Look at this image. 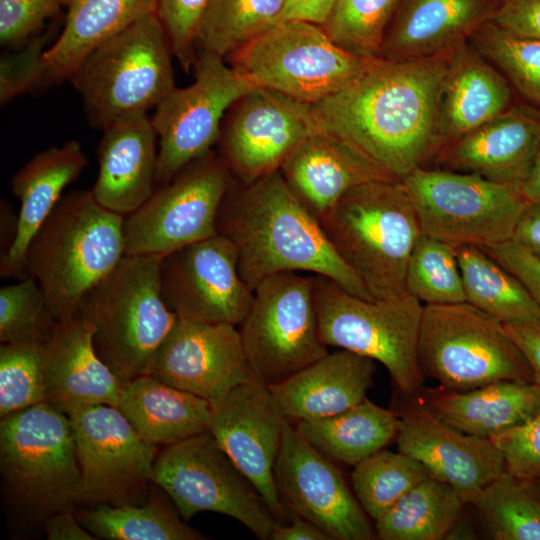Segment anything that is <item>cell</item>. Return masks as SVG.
<instances>
[{"mask_svg":"<svg viewBox=\"0 0 540 540\" xmlns=\"http://www.w3.org/2000/svg\"><path fill=\"white\" fill-rule=\"evenodd\" d=\"M396 411L367 398L333 416L300 420L297 433L332 461L355 466L382 450L399 431Z\"/></svg>","mask_w":540,"mask_h":540,"instance_id":"obj_34","label":"cell"},{"mask_svg":"<svg viewBox=\"0 0 540 540\" xmlns=\"http://www.w3.org/2000/svg\"><path fill=\"white\" fill-rule=\"evenodd\" d=\"M405 292L423 305L466 302L456 247L422 233L408 261Z\"/></svg>","mask_w":540,"mask_h":540,"instance_id":"obj_42","label":"cell"},{"mask_svg":"<svg viewBox=\"0 0 540 540\" xmlns=\"http://www.w3.org/2000/svg\"><path fill=\"white\" fill-rule=\"evenodd\" d=\"M161 259L125 255L77 311L94 327L97 354L122 382L150 373L178 318L161 295Z\"/></svg>","mask_w":540,"mask_h":540,"instance_id":"obj_5","label":"cell"},{"mask_svg":"<svg viewBox=\"0 0 540 540\" xmlns=\"http://www.w3.org/2000/svg\"><path fill=\"white\" fill-rule=\"evenodd\" d=\"M186 522L216 512L234 518L261 540L278 522L257 489L207 431L166 445L149 476Z\"/></svg>","mask_w":540,"mask_h":540,"instance_id":"obj_12","label":"cell"},{"mask_svg":"<svg viewBox=\"0 0 540 540\" xmlns=\"http://www.w3.org/2000/svg\"><path fill=\"white\" fill-rule=\"evenodd\" d=\"M403 396L396 411L398 451L422 463L431 477L449 484L465 504L473 505L485 486L506 470L502 452L491 439L441 421L418 394Z\"/></svg>","mask_w":540,"mask_h":540,"instance_id":"obj_21","label":"cell"},{"mask_svg":"<svg viewBox=\"0 0 540 540\" xmlns=\"http://www.w3.org/2000/svg\"><path fill=\"white\" fill-rule=\"evenodd\" d=\"M513 240L540 258V203H530L516 227Z\"/></svg>","mask_w":540,"mask_h":540,"instance_id":"obj_55","label":"cell"},{"mask_svg":"<svg viewBox=\"0 0 540 540\" xmlns=\"http://www.w3.org/2000/svg\"><path fill=\"white\" fill-rule=\"evenodd\" d=\"M418 362L440 387L467 391L499 381L534 382L499 321L467 302L423 305Z\"/></svg>","mask_w":540,"mask_h":540,"instance_id":"obj_9","label":"cell"},{"mask_svg":"<svg viewBox=\"0 0 540 540\" xmlns=\"http://www.w3.org/2000/svg\"><path fill=\"white\" fill-rule=\"evenodd\" d=\"M401 0H337L323 30L345 51L380 58L388 27Z\"/></svg>","mask_w":540,"mask_h":540,"instance_id":"obj_43","label":"cell"},{"mask_svg":"<svg viewBox=\"0 0 540 540\" xmlns=\"http://www.w3.org/2000/svg\"><path fill=\"white\" fill-rule=\"evenodd\" d=\"M469 43L505 76L524 102L540 109V39L512 34L490 22Z\"/></svg>","mask_w":540,"mask_h":540,"instance_id":"obj_41","label":"cell"},{"mask_svg":"<svg viewBox=\"0 0 540 540\" xmlns=\"http://www.w3.org/2000/svg\"><path fill=\"white\" fill-rule=\"evenodd\" d=\"M319 222L373 299L405 293L408 261L422 230L401 180L372 181L351 189Z\"/></svg>","mask_w":540,"mask_h":540,"instance_id":"obj_4","label":"cell"},{"mask_svg":"<svg viewBox=\"0 0 540 540\" xmlns=\"http://www.w3.org/2000/svg\"><path fill=\"white\" fill-rule=\"evenodd\" d=\"M454 50L415 60L375 59L344 88L311 105L318 129L400 180L428 167L439 153L437 108Z\"/></svg>","mask_w":540,"mask_h":540,"instance_id":"obj_1","label":"cell"},{"mask_svg":"<svg viewBox=\"0 0 540 540\" xmlns=\"http://www.w3.org/2000/svg\"><path fill=\"white\" fill-rule=\"evenodd\" d=\"M493 22L512 34L540 39V0H505Z\"/></svg>","mask_w":540,"mask_h":540,"instance_id":"obj_51","label":"cell"},{"mask_svg":"<svg viewBox=\"0 0 540 540\" xmlns=\"http://www.w3.org/2000/svg\"><path fill=\"white\" fill-rule=\"evenodd\" d=\"M522 189L530 203H540V147L531 172L522 185Z\"/></svg>","mask_w":540,"mask_h":540,"instance_id":"obj_57","label":"cell"},{"mask_svg":"<svg viewBox=\"0 0 540 540\" xmlns=\"http://www.w3.org/2000/svg\"><path fill=\"white\" fill-rule=\"evenodd\" d=\"M285 0H210L199 21L195 46L229 57L271 28Z\"/></svg>","mask_w":540,"mask_h":540,"instance_id":"obj_38","label":"cell"},{"mask_svg":"<svg viewBox=\"0 0 540 540\" xmlns=\"http://www.w3.org/2000/svg\"><path fill=\"white\" fill-rule=\"evenodd\" d=\"M156 6L157 0H62L66 9L63 30L43 56L47 85L70 80L94 49L155 14Z\"/></svg>","mask_w":540,"mask_h":540,"instance_id":"obj_32","label":"cell"},{"mask_svg":"<svg viewBox=\"0 0 540 540\" xmlns=\"http://www.w3.org/2000/svg\"><path fill=\"white\" fill-rule=\"evenodd\" d=\"M423 234L453 246H491L512 240L530 202L522 185L475 173L422 167L401 179Z\"/></svg>","mask_w":540,"mask_h":540,"instance_id":"obj_10","label":"cell"},{"mask_svg":"<svg viewBox=\"0 0 540 540\" xmlns=\"http://www.w3.org/2000/svg\"><path fill=\"white\" fill-rule=\"evenodd\" d=\"M280 498L292 514L320 528L330 540H371L376 533L333 461L286 423L275 465Z\"/></svg>","mask_w":540,"mask_h":540,"instance_id":"obj_19","label":"cell"},{"mask_svg":"<svg viewBox=\"0 0 540 540\" xmlns=\"http://www.w3.org/2000/svg\"><path fill=\"white\" fill-rule=\"evenodd\" d=\"M58 320L51 312L44 292L31 276L0 289V341L44 344Z\"/></svg>","mask_w":540,"mask_h":540,"instance_id":"obj_44","label":"cell"},{"mask_svg":"<svg viewBox=\"0 0 540 540\" xmlns=\"http://www.w3.org/2000/svg\"><path fill=\"white\" fill-rule=\"evenodd\" d=\"M480 248L525 286L540 311V258L513 239Z\"/></svg>","mask_w":540,"mask_h":540,"instance_id":"obj_50","label":"cell"},{"mask_svg":"<svg viewBox=\"0 0 540 540\" xmlns=\"http://www.w3.org/2000/svg\"><path fill=\"white\" fill-rule=\"evenodd\" d=\"M209 1L157 0L155 14L166 32L173 56L186 72L195 61V35Z\"/></svg>","mask_w":540,"mask_h":540,"instance_id":"obj_47","label":"cell"},{"mask_svg":"<svg viewBox=\"0 0 540 540\" xmlns=\"http://www.w3.org/2000/svg\"><path fill=\"white\" fill-rule=\"evenodd\" d=\"M465 300L502 324L540 318L525 286L480 247L456 246Z\"/></svg>","mask_w":540,"mask_h":540,"instance_id":"obj_36","label":"cell"},{"mask_svg":"<svg viewBox=\"0 0 540 540\" xmlns=\"http://www.w3.org/2000/svg\"><path fill=\"white\" fill-rule=\"evenodd\" d=\"M46 538L49 540L97 539L77 519L74 510L60 511L45 521Z\"/></svg>","mask_w":540,"mask_h":540,"instance_id":"obj_54","label":"cell"},{"mask_svg":"<svg viewBox=\"0 0 540 540\" xmlns=\"http://www.w3.org/2000/svg\"><path fill=\"white\" fill-rule=\"evenodd\" d=\"M317 131L310 105L256 88L225 115L218 153L234 179L248 184L279 170L291 152Z\"/></svg>","mask_w":540,"mask_h":540,"instance_id":"obj_18","label":"cell"},{"mask_svg":"<svg viewBox=\"0 0 540 540\" xmlns=\"http://www.w3.org/2000/svg\"><path fill=\"white\" fill-rule=\"evenodd\" d=\"M515 94L505 76L469 42L456 48L437 108L439 152L509 109L517 102Z\"/></svg>","mask_w":540,"mask_h":540,"instance_id":"obj_29","label":"cell"},{"mask_svg":"<svg viewBox=\"0 0 540 540\" xmlns=\"http://www.w3.org/2000/svg\"><path fill=\"white\" fill-rule=\"evenodd\" d=\"M290 524L277 522L270 540H330L329 537L312 522L292 514Z\"/></svg>","mask_w":540,"mask_h":540,"instance_id":"obj_56","label":"cell"},{"mask_svg":"<svg viewBox=\"0 0 540 540\" xmlns=\"http://www.w3.org/2000/svg\"><path fill=\"white\" fill-rule=\"evenodd\" d=\"M234 177L211 150L181 169L124 217L125 255L165 256L217 234V217Z\"/></svg>","mask_w":540,"mask_h":540,"instance_id":"obj_14","label":"cell"},{"mask_svg":"<svg viewBox=\"0 0 540 540\" xmlns=\"http://www.w3.org/2000/svg\"><path fill=\"white\" fill-rule=\"evenodd\" d=\"M505 0H401L388 27L380 58L406 61L452 51L487 23Z\"/></svg>","mask_w":540,"mask_h":540,"instance_id":"obj_24","label":"cell"},{"mask_svg":"<svg viewBox=\"0 0 540 540\" xmlns=\"http://www.w3.org/2000/svg\"><path fill=\"white\" fill-rule=\"evenodd\" d=\"M475 506L495 540H540V499L507 469L480 493Z\"/></svg>","mask_w":540,"mask_h":540,"instance_id":"obj_39","label":"cell"},{"mask_svg":"<svg viewBox=\"0 0 540 540\" xmlns=\"http://www.w3.org/2000/svg\"><path fill=\"white\" fill-rule=\"evenodd\" d=\"M160 289L178 318L235 326L245 318L254 292L240 275L235 246L220 234L162 256Z\"/></svg>","mask_w":540,"mask_h":540,"instance_id":"obj_17","label":"cell"},{"mask_svg":"<svg viewBox=\"0 0 540 540\" xmlns=\"http://www.w3.org/2000/svg\"><path fill=\"white\" fill-rule=\"evenodd\" d=\"M124 217L101 206L90 190L63 195L32 237L25 256L58 321L77 314L84 295L125 256Z\"/></svg>","mask_w":540,"mask_h":540,"instance_id":"obj_3","label":"cell"},{"mask_svg":"<svg viewBox=\"0 0 540 540\" xmlns=\"http://www.w3.org/2000/svg\"><path fill=\"white\" fill-rule=\"evenodd\" d=\"M156 131L147 115L115 122L98 145V175L90 190L104 208L123 217L138 210L156 189Z\"/></svg>","mask_w":540,"mask_h":540,"instance_id":"obj_27","label":"cell"},{"mask_svg":"<svg viewBox=\"0 0 540 540\" xmlns=\"http://www.w3.org/2000/svg\"><path fill=\"white\" fill-rule=\"evenodd\" d=\"M41 402H46L44 344H1L0 418Z\"/></svg>","mask_w":540,"mask_h":540,"instance_id":"obj_45","label":"cell"},{"mask_svg":"<svg viewBox=\"0 0 540 540\" xmlns=\"http://www.w3.org/2000/svg\"><path fill=\"white\" fill-rule=\"evenodd\" d=\"M68 416L81 471L80 505L139 503L156 446L115 406L92 405Z\"/></svg>","mask_w":540,"mask_h":540,"instance_id":"obj_16","label":"cell"},{"mask_svg":"<svg viewBox=\"0 0 540 540\" xmlns=\"http://www.w3.org/2000/svg\"><path fill=\"white\" fill-rule=\"evenodd\" d=\"M78 521L97 539L203 540L206 537L186 524L160 497L144 504L99 503L74 510Z\"/></svg>","mask_w":540,"mask_h":540,"instance_id":"obj_37","label":"cell"},{"mask_svg":"<svg viewBox=\"0 0 540 540\" xmlns=\"http://www.w3.org/2000/svg\"><path fill=\"white\" fill-rule=\"evenodd\" d=\"M319 332L328 347L345 349L380 362L399 392L418 394L424 376L418 362L423 304L408 293L366 300L331 279L314 276Z\"/></svg>","mask_w":540,"mask_h":540,"instance_id":"obj_8","label":"cell"},{"mask_svg":"<svg viewBox=\"0 0 540 540\" xmlns=\"http://www.w3.org/2000/svg\"><path fill=\"white\" fill-rule=\"evenodd\" d=\"M337 0H285L275 23L302 21L323 26Z\"/></svg>","mask_w":540,"mask_h":540,"instance_id":"obj_53","label":"cell"},{"mask_svg":"<svg viewBox=\"0 0 540 540\" xmlns=\"http://www.w3.org/2000/svg\"><path fill=\"white\" fill-rule=\"evenodd\" d=\"M279 170L318 221L351 189L372 181L400 180L353 146L320 130L303 140Z\"/></svg>","mask_w":540,"mask_h":540,"instance_id":"obj_25","label":"cell"},{"mask_svg":"<svg viewBox=\"0 0 540 540\" xmlns=\"http://www.w3.org/2000/svg\"><path fill=\"white\" fill-rule=\"evenodd\" d=\"M193 68L194 81L184 88L175 87L151 118L159 138L158 187L210 152L228 110L256 89L215 53L197 50Z\"/></svg>","mask_w":540,"mask_h":540,"instance_id":"obj_15","label":"cell"},{"mask_svg":"<svg viewBox=\"0 0 540 540\" xmlns=\"http://www.w3.org/2000/svg\"><path fill=\"white\" fill-rule=\"evenodd\" d=\"M87 164L79 142L68 141L33 156L12 177V193L20 202L15 236L1 254L0 275L23 279L29 243L62 197L64 188L74 181Z\"/></svg>","mask_w":540,"mask_h":540,"instance_id":"obj_28","label":"cell"},{"mask_svg":"<svg viewBox=\"0 0 540 540\" xmlns=\"http://www.w3.org/2000/svg\"><path fill=\"white\" fill-rule=\"evenodd\" d=\"M116 407L155 446L170 445L209 429L210 402L150 374L122 382Z\"/></svg>","mask_w":540,"mask_h":540,"instance_id":"obj_33","label":"cell"},{"mask_svg":"<svg viewBox=\"0 0 540 540\" xmlns=\"http://www.w3.org/2000/svg\"><path fill=\"white\" fill-rule=\"evenodd\" d=\"M375 371L374 360L339 349L268 387L287 419H319L365 399Z\"/></svg>","mask_w":540,"mask_h":540,"instance_id":"obj_30","label":"cell"},{"mask_svg":"<svg viewBox=\"0 0 540 540\" xmlns=\"http://www.w3.org/2000/svg\"><path fill=\"white\" fill-rule=\"evenodd\" d=\"M217 234L235 246L240 275L253 290L273 274L308 272L373 300L359 276L338 256L320 222L292 193L280 170L248 184L234 180L219 209Z\"/></svg>","mask_w":540,"mask_h":540,"instance_id":"obj_2","label":"cell"},{"mask_svg":"<svg viewBox=\"0 0 540 540\" xmlns=\"http://www.w3.org/2000/svg\"><path fill=\"white\" fill-rule=\"evenodd\" d=\"M491 440L502 452L509 472L524 481L540 474V409L522 425Z\"/></svg>","mask_w":540,"mask_h":540,"instance_id":"obj_48","label":"cell"},{"mask_svg":"<svg viewBox=\"0 0 540 540\" xmlns=\"http://www.w3.org/2000/svg\"><path fill=\"white\" fill-rule=\"evenodd\" d=\"M540 147V109L517 101L505 112L450 142L438 168L475 173L488 180L523 185Z\"/></svg>","mask_w":540,"mask_h":540,"instance_id":"obj_23","label":"cell"},{"mask_svg":"<svg viewBox=\"0 0 540 540\" xmlns=\"http://www.w3.org/2000/svg\"><path fill=\"white\" fill-rule=\"evenodd\" d=\"M49 32L36 35L16 53L5 54L0 61V102L4 105L15 97L47 85L44 46Z\"/></svg>","mask_w":540,"mask_h":540,"instance_id":"obj_46","label":"cell"},{"mask_svg":"<svg viewBox=\"0 0 540 540\" xmlns=\"http://www.w3.org/2000/svg\"><path fill=\"white\" fill-rule=\"evenodd\" d=\"M150 375L212 403L237 386L258 380L238 326L177 318Z\"/></svg>","mask_w":540,"mask_h":540,"instance_id":"obj_22","label":"cell"},{"mask_svg":"<svg viewBox=\"0 0 540 540\" xmlns=\"http://www.w3.org/2000/svg\"><path fill=\"white\" fill-rule=\"evenodd\" d=\"M314 276L282 272L264 278L238 326L250 366L268 386L329 353L319 332Z\"/></svg>","mask_w":540,"mask_h":540,"instance_id":"obj_13","label":"cell"},{"mask_svg":"<svg viewBox=\"0 0 540 540\" xmlns=\"http://www.w3.org/2000/svg\"><path fill=\"white\" fill-rule=\"evenodd\" d=\"M4 488L29 513L44 517L80 505L81 471L69 416L48 402L0 421Z\"/></svg>","mask_w":540,"mask_h":540,"instance_id":"obj_7","label":"cell"},{"mask_svg":"<svg viewBox=\"0 0 540 540\" xmlns=\"http://www.w3.org/2000/svg\"><path fill=\"white\" fill-rule=\"evenodd\" d=\"M428 477L430 473L416 459L385 449L356 464L351 474L355 497L374 521Z\"/></svg>","mask_w":540,"mask_h":540,"instance_id":"obj_40","label":"cell"},{"mask_svg":"<svg viewBox=\"0 0 540 540\" xmlns=\"http://www.w3.org/2000/svg\"><path fill=\"white\" fill-rule=\"evenodd\" d=\"M60 7L62 0H0L1 44L28 42Z\"/></svg>","mask_w":540,"mask_h":540,"instance_id":"obj_49","label":"cell"},{"mask_svg":"<svg viewBox=\"0 0 540 540\" xmlns=\"http://www.w3.org/2000/svg\"><path fill=\"white\" fill-rule=\"evenodd\" d=\"M531 491L540 499V474L529 481H526Z\"/></svg>","mask_w":540,"mask_h":540,"instance_id":"obj_58","label":"cell"},{"mask_svg":"<svg viewBox=\"0 0 540 540\" xmlns=\"http://www.w3.org/2000/svg\"><path fill=\"white\" fill-rule=\"evenodd\" d=\"M210 404L208 431L283 523L289 513L277 490L274 470L288 419L268 385L253 380Z\"/></svg>","mask_w":540,"mask_h":540,"instance_id":"obj_20","label":"cell"},{"mask_svg":"<svg viewBox=\"0 0 540 540\" xmlns=\"http://www.w3.org/2000/svg\"><path fill=\"white\" fill-rule=\"evenodd\" d=\"M93 334L94 327L76 314L59 321L44 343L46 402L67 415L118 403L122 381L97 354Z\"/></svg>","mask_w":540,"mask_h":540,"instance_id":"obj_26","label":"cell"},{"mask_svg":"<svg viewBox=\"0 0 540 540\" xmlns=\"http://www.w3.org/2000/svg\"><path fill=\"white\" fill-rule=\"evenodd\" d=\"M464 505L452 486L430 476L375 520V533L382 540H440Z\"/></svg>","mask_w":540,"mask_h":540,"instance_id":"obj_35","label":"cell"},{"mask_svg":"<svg viewBox=\"0 0 540 540\" xmlns=\"http://www.w3.org/2000/svg\"><path fill=\"white\" fill-rule=\"evenodd\" d=\"M503 326L526 358L533 381L540 387V318L505 323Z\"/></svg>","mask_w":540,"mask_h":540,"instance_id":"obj_52","label":"cell"},{"mask_svg":"<svg viewBox=\"0 0 540 540\" xmlns=\"http://www.w3.org/2000/svg\"><path fill=\"white\" fill-rule=\"evenodd\" d=\"M229 57L252 86L310 106L344 88L375 60L345 51L321 26L302 21L277 23Z\"/></svg>","mask_w":540,"mask_h":540,"instance_id":"obj_11","label":"cell"},{"mask_svg":"<svg viewBox=\"0 0 540 540\" xmlns=\"http://www.w3.org/2000/svg\"><path fill=\"white\" fill-rule=\"evenodd\" d=\"M166 32L150 14L94 49L71 76L92 124L102 130L141 115L176 87Z\"/></svg>","mask_w":540,"mask_h":540,"instance_id":"obj_6","label":"cell"},{"mask_svg":"<svg viewBox=\"0 0 540 540\" xmlns=\"http://www.w3.org/2000/svg\"><path fill=\"white\" fill-rule=\"evenodd\" d=\"M420 392L441 421L486 439L522 425L540 409V387L534 382L499 381L467 391L439 387Z\"/></svg>","mask_w":540,"mask_h":540,"instance_id":"obj_31","label":"cell"}]
</instances>
